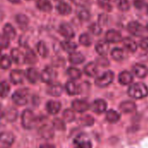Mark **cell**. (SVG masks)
Returning a JSON list of instances; mask_svg holds the SVG:
<instances>
[{
  "instance_id": "obj_21",
  "label": "cell",
  "mask_w": 148,
  "mask_h": 148,
  "mask_svg": "<svg viewBox=\"0 0 148 148\" xmlns=\"http://www.w3.org/2000/svg\"><path fill=\"white\" fill-rule=\"evenodd\" d=\"M84 71L89 77H95L98 74V65L96 63L94 62H90L88 63L85 68H84Z\"/></svg>"
},
{
  "instance_id": "obj_13",
  "label": "cell",
  "mask_w": 148,
  "mask_h": 148,
  "mask_svg": "<svg viewBox=\"0 0 148 148\" xmlns=\"http://www.w3.org/2000/svg\"><path fill=\"white\" fill-rule=\"evenodd\" d=\"M58 31H59V33L66 38H72L74 35H75L72 27L69 24H66V23L61 24Z\"/></svg>"
},
{
  "instance_id": "obj_55",
  "label": "cell",
  "mask_w": 148,
  "mask_h": 148,
  "mask_svg": "<svg viewBox=\"0 0 148 148\" xmlns=\"http://www.w3.org/2000/svg\"><path fill=\"white\" fill-rule=\"evenodd\" d=\"M1 51H2V46L0 45V53H1Z\"/></svg>"
},
{
  "instance_id": "obj_51",
  "label": "cell",
  "mask_w": 148,
  "mask_h": 148,
  "mask_svg": "<svg viewBox=\"0 0 148 148\" xmlns=\"http://www.w3.org/2000/svg\"><path fill=\"white\" fill-rule=\"evenodd\" d=\"M106 21H107V17L103 14V15L99 16V23L98 24L101 26V25H105L106 23Z\"/></svg>"
},
{
  "instance_id": "obj_34",
  "label": "cell",
  "mask_w": 148,
  "mask_h": 148,
  "mask_svg": "<svg viewBox=\"0 0 148 148\" xmlns=\"http://www.w3.org/2000/svg\"><path fill=\"white\" fill-rule=\"evenodd\" d=\"M77 15H78L79 18L82 21H86L91 17V14H90L88 9H86V7H79L77 10Z\"/></svg>"
},
{
  "instance_id": "obj_40",
  "label": "cell",
  "mask_w": 148,
  "mask_h": 148,
  "mask_svg": "<svg viewBox=\"0 0 148 148\" xmlns=\"http://www.w3.org/2000/svg\"><path fill=\"white\" fill-rule=\"evenodd\" d=\"M63 119L65 122H72L75 119V112L71 109H66L63 113Z\"/></svg>"
},
{
  "instance_id": "obj_43",
  "label": "cell",
  "mask_w": 148,
  "mask_h": 148,
  "mask_svg": "<svg viewBox=\"0 0 148 148\" xmlns=\"http://www.w3.org/2000/svg\"><path fill=\"white\" fill-rule=\"evenodd\" d=\"M80 122L85 126H91L94 124V119L90 115H85L80 118Z\"/></svg>"
},
{
  "instance_id": "obj_42",
  "label": "cell",
  "mask_w": 148,
  "mask_h": 148,
  "mask_svg": "<svg viewBox=\"0 0 148 148\" xmlns=\"http://www.w3.org/2000/svg\"><path fill=\"white\" fill-rule=\"evenodd\" d=\"M117 5L119 9L123 12H126L130 9L129 0H117Z\"/></svg>"
},
{
  "instance_id": "obj_57",
  "label": "cell",
  "mask_w": 148,
  "mask_h": 148,
  "mask_svg": "<svg viewBox=\"0 0 148 148\" xmlns=\"http://www.w3.org/2000/svg\"><path fill=\"white\" fill-rule=\"evenodd\" d=\"M147 14H148V5H147Z\"/></svg>"
},
{
  "instance_id": "obj_26",
  "label": "cell",
  "mask_w": 148,
  "mask_h": 148,
  "mask_svg": "<svg viewBox=\"0 0 148 148\" xmlns=\"http://www.w3.org/2000/svg\"><path fill=\"white\" fill-rule=\"evenodd\" d=\"M4 37L9 41L16 37V31L11 24H6L4 27Z\"/></svg>"
},
{
  "instance_id": "obj_11",
  "label": "cell",
  "mask_w": 148,
  "mask_h": 148,
  "mask_svg": "<svg viewBox=\"0 0 148 148\" xmlns=\"http://www.w3.org/2000/svg\"><path fill=\"white\" fill-rule=\"evenodd\" d=\"M122 40V36L116 30H109L106 33V41L107 43H119Z\"/></svg>"
},
{
  "instance_id": "obj_19",
  "label": "cell",
  "mask_w": 148,
  "mask_h": 148,
  "mask_svg": "<svg viewBox=\"0 0 148 148\" xmlns=\"http://www.w3.org/2000/svg\"><path fill=\"white\" fill-rule=\"evenodd\" d=\"M95 50L101 57H105L109 51V43L104 40H100L96 44Z\"/></svg>"
},
{
  "instance_id": "obj_48",
  "label": "cell",
  "mask_w": 148,
  "mask_h": 148,
  "mask_svg": "<svg viewBox=\"0 0 148 148\" xmlns=\"http://www.w3.org/2000/svg\"><path fill=\"white\" fill-rule=\"evenodd\" d=\"M97 61H98L99 64H100L102 66H107V65H109V61L105 57H101L100 58H98Z\"/></svg>"
},
{
  "instance_id": "obj_15",
  "label": "cell",
  "mask_w": 148,
  "mask_h": 148,
  "mask_svg": "<svg viewBox=\"0 0 148 148\" xmlns=\"http://www.w3.org/2000/svg\"><path fill=\"white\" fill-rule=\"evenodd\" d=\"M92 110L96 113H103L107 108V104L104 99H96L92 105Z\"/></svg>"
},
{
  "instance_id": "obj_47",
  "label": "cell",
  "mask_w": 148,
  "mask_h": 148,
  "mask_svg": "<svg viewBox=\"0 0 148 148\" xmlns=\"http://www.w3.org/2000/svg\"><path fill=\"white\" fill-rule=\"evenodd\" d=\"M71 1L79 7H86L89 4V0H71Z\"/></svg>"
},
{
  "instance_id": "obj_31",
  "label": "cell",
  "mask_w": 148,
  "mask_h": 148,
  "mask_svg": "<svg viewBox=\"0 0 148 148\" xmlns=\"http://www.w3.org/2000/svg\"><path fill=\"white\" fill-rule=\"evenodd\" d=\"M106 120L110 123H117L119 119H120V114L114 111V110H109L107 112H106Z\"/></svg>"
},
{
  "instance_id": "obj_14",
  "label": "cell",
  "mask_w": 148,
  "mask_h": 148,
  "mask_svg": "<svg viewBox=\"0 0 148 148\" xmlns=\"http://www.w3.org/2000/svg\"><path fill=\"white\" fill-rule=\"evenodd\" d=\"M133 73L138 78V79H144L148 75V69L145 65L141 64H134L132 68Z\"/></svg>"
},
{
  "instance_id": "obj_28",
  "label": "cell",
  "mask_w": 148,
  "mask_h": 148,
  "mask_svg": "<svg viewBox=\"0 0 148 148\" xmlns=\"http://www.w3.org/2000/svg\"><path fill=\"white\" fill-rule=\"evenodd\" d=\"M61 47L63 48L64 51H67V52H74V51H75L78 47L77 44L74 43L72 41H70V40H65V41H63L61 42Z\"/></svg>"
},
{
  "instance_id": "obj_4",
  "label": "cell",
  "mask_w": 148,
  "mask_h": 148,
  "mask_svg": "<svg viewBox=\"0 0 148 148\" xmlns=\"http://www.w3.org/2000/svg\"><path fill=\"white\" fill-rule=\"evenodd\" d=\"M73 145L74 148H92V142L84 133H80L75 138L73 141Z\"/></svg>"
},
{
  "instance_id": "obj_18",
  "label": "cell",
  "mask_w": 148,
  "mask_h": 148,
  "mask_svg": "<svg viewBox=\"0 0 148 148\" xmlns=\"http://www.w3.org/2000/svg\"><path fill=\"white\" fill-rule=\"evenodd\" d=\"M119 109L125 113H132L137 110V106L134 102L126 100L119 105Z\"/></svg>"
},
{
  "instance_id": "obj_41",
  "label": "cell",
  "mask_w": 148,
  "mask_h": 148,
  "mask_svg": "<svg viewBox=\"0 0 148 148\" xmlns=\"http://www.w3.org/2000/svg\"><path fill=\"white\" fill-rule=\"evenodd\" d=\"M16 21L21 28H25L29 23V19L27 18V17L23 15V14L17 15L16 16Z\"/></svg>"
},
{
  "instance_id": "obj_46",
  "label": "cell",
  "mask_w": 148,
  "mask_h": 148,
  "mask_svg": "<svg viewBox=\"0 0 148 148\" xmlns=\"http://www.w3.org/2000/svg\"><path fill=\"white\" fill-rule=\"evenodd\" d=\"M53 126L55 128H57L58 130H64V121L63 119H55L53 120Z\"/></svg>"
},
{
  "instance_id": "obj_45",
  "label": "cell",
  "mask_w": 148,
  "mask_h": 148,
  "mask_svg": "<svg viewBox=\"0 0 148 148\" xmlns=\"http://www.w3.org/2000/svg\"><path fill=\"white\" fill-rule=\"evenodd\" d=\"M89 30H90V32H91L93 35H99V34L102 32V28H101V26H100L99 24H97V23H94V24L91 25L90 27H89Z\"/></svg>"
},
{
  "instance_id": "obj_7",
  "label": "cell",
  "mask_w": 148,
  "mask_h": 148,
  "mask_svg": "<svg viewBox=\"0 0 148 148\" xmlns=\"http://www.w3.org/2000/svg\"><path fill=\"white\" fill-rule=\"evenodd\" d=\"M12 101L18 106H25L28 102V94L23 90H18L12 94Z\"/></svg>"
},
{
  "instance_id": "obj_39",
  "label": "cell",
  "mask_w": 148,
  "mask_h": 148,
  "mask_svg": "<svg viewBox=\"0 0 148 148\" xmlns=\"http://www.w3.org/2000/svg\"><path fill=\"white\" fill-rule=\"evenodd\" d=\"M79 43L82 45H85V46H90L92 43V37L87 34V33H83L80 35L79 37Z\"/></svg>"
},
{
  "instance_id": "obj_33",
  "label": "cell",
  "mask_w": 148,
  "mask_h": 148,
  "mask_svg": "<svg viewBox=\"0 0 148 148\" xmlns=\"http://www.w3.org/2000/svg\"><path fill=\"white\" fill-rule=\"evenodd\" d=\"M41 136L44 138H46V139H50L53 137V130L51 127H50L49 125H44L41 127L40 131H39Z\"/></svg>"
},
{
  "instance_id": "obj_37",
  "label": "cell",
  "mask_w": 148,
  "mask_h": 148,
  "mask_svg": "<svg viewBox=\"0 0 148 148\" xmlns=\"http://www.w3.org/2000/svg\"><path fill=\"white\" fill-rule=\"evenodd\" d=\"M10 90L11 87L7 82L3 81L0 83V97L1 98H6L10 92Z\"/></svg>"
},
{
  "instance_id": "obj_5",
  "label": "cell",
  "mask_w": 148,
  "mask_h": 148,
  "mask_svg": "<svg viewBox=\"0 0 148 148\" xmlns=\"http://www.w3.org/2000/svg\"><path fill=\"white\" fill-rule=\"evenodd\" d=\"M15 141L12 132H4L0 133V148H10Z\"/></svg>"
},
{
  "instance_id": "obj_25",
  "label": "cell",
  "mask_w": 148,
  "mask_h": 148,
  "mask_svg": "<svg viewBox=\"0 0 148 148\" xmlns=\"http://www.w3.org/2000/svg\"><path fill=\"white\" fill-rule=\"evenodd\" d=\"M36 5L40 11L45 12H49L52 9V5L50 2V0H37Z\"/></svg>"
},
{
  "instance_id": "obj_16",
  "label": "cell",
  "mask_w": 148,
  "mask_h": 148,
  "mask_svg": "<svg viewBox=\"0 0 148 148\" xmlns=\"http://www.w3.org/2000/svg\"><path fill=\"white\" fill-rule=\"evenodd\" d=\"M133 81V76L132 74L127 71H124L119 73V82L123 86L130 85Z\"/></svg>"
},
{
  "instance_id": "obj_50",
  "label": "cell",
  "mask_w": 148,
  "mask_h": 148,
  "mask_svg": "<svg viewBox=\"0 0 148 148\" xmlns=\"http://www.w3.org/2000/svg\"><path fill=\"white\" fill-rule=\"evenodd\" d=\"M134 5L138 9H141L145 5V1L144 0H134Z\"/></svg>"
},
{
  "instance_id": "obj_53",
  "label": "cell",
  "mask_w": 148,
  "mask_h": 148,
  "mask_svg": "<svg viewBox=\"0 0 148 148\" xmlns=\"http://www.w3.org/2000/svg\"><path fill=\"white\" fill-rule=\"evenodd\" d=\"M5 115V111L3 110V108L0 106V119H2L4 116Z\"/></svg>"
},
{
  "instance_id": "obj_49",
  "label": "cell",
  "mask_w": 148,
  "mask_h": 148,
  "mask_svg": "<svg viewBox=\"0 0 148 148\" xmlns=\"http://www.w3.org/2000/svg\"><path fill=\"white\" fill-rule=\"evenodd\" d=\"M139 46L144 49V50H146L148 49V38H144L142 39L140 42H139Z\"/></svg>"
},
{
  "instance_id": "obj_2",
  "label": "cell",
  "mask_w": 148,
  "mask_h": 148,
  "mask_svg": "<svg viewBox=\"0 0 148 148\" xmlns=\"http://www.w3.org/2000/svg\"><path fill=\"white\" fill-rule=\"evenodd\" d=\"M38 119L32 110L26 109L23 112L21 117V124L25 129H32L37 125Z\"/></svg>"
},
{
  "instance_id": "obj_8",
  "label": "cell",
  "mask_w": 148,
  "mask_h": 148,
  "mask_svg": "<svg viewBox=\"0 0 148 148\" xmlns=\"http://www.w3.org/2000/svg\"><path fill=\"white\" fill-rule=\"evenodd\" d=\"M71 106H72V108L74 109V111L80 112V113H83V112H86L90 108V105L87 103V101H86L84 99L73 100Z\"/></svg>"
},
{
  "instance_id": "obj_1",
  "label": "cell",
  "mask_w": 148,
  "mask_h": 148,
  "mask_svg": "<svg viewBox=\"0 0 148 148\" xmlns=\"http://www.w3.org/2000/svg\"><path fill=\"white\" fill-rule=\"evenodd\" d=\"M128 95L136 99H141L148 96V87L143 83H135L128 88Z\"/></svg>"
},
{
  "instance_id": "obj_44",
  "label": "cell",
  "mask_w": 148,
  "mask_h": 148,
  "mask_svg": "<svg viewBox=\"0 0 148 148\" xmlns=\"http://www.w3.org/2000/svg\"><path fill=\"white\" fill-rule=\"evenodd\" d=\"M99 5L103 8L106 11H111L112 10V5H111V0H98Z\"/></svg>"
},
{
  "instance_id": "obj_29",
  "label": "cell",
  "mask_w": 148,
  "mask_h": 148,
  "mask_svg": "<svg viewBox=\"0 0 148 148\" xmlns=\"http://www.w3.org/2000/svg\"><path fill=\"white\" fill-rule=\"evenodd\" d=\"M67 75L73 80H77L81 78V75H82V73L80 71L79 69L78 68H75V67H70L67 69Z\"/></svg>"
},
{
  "instance_id": "obj_36",
  "label": "cell",
  "mask_w": 148,
  "mask_h": 148,
  "mask_svg": "<svg viewBox=\"0 0 148 148\" xmlns=\"http://www.w3.org/2000/svg\"><path fill=\"white\" fill-rule=\"evenodd\" d=\"M37 50H38V52L39 53V55L41 57L46 58L48 56L49 51H48V48H47V46H46L45 42H43V41L38 42V45H37Z\"/></svg>"
},
{
  "instance_id": "obj_38",
  "label": "cell",
  "mask_w": 148,
  "mask_h": 148,
  "mask_svg": "<svg viewBox=\"0 0 148 148\" xmlns=\"http://www.w3.org/2000/svg\"><path fill=\"white\" fill-rule=\"evenodd\" d=\"M12 65V59L9 56L7 55H3L0 58V67L4 70H6L10 68Z\"/></svg>"
},
{
  "instance_id": "obj_32",
  "label": "cell",
  "mask_w": 148,
  "mask_h": 148,
  "mask_svg": "<svg viewBox=\"0 0 148 148\" xmlns=\"http://www.w3.org/2000/svg\"><path fill=\"white\" fill-rule=\"evenodd\" d=\"M111 56L116 61H122L125 58V51L121 48H114L111 51Z\"/></svg>"
},
{
  "instance_id": "obj_6",
  "label": "cell",
  "mask_w": 148,
  "mask_h": 148,
  "mask_svg": "<svg viewBox=\"0 0 148 148\" xmlns=\"http://www.w3.org/2000/svg\"><path fill=\"white\" fill-rule=\"evenodd\" d=\"M57 76L56 71L51 67H45L40 75V79L43 82L47 84H51Z\"/></svg>"
},
{
  "instance_id": "obj_20",
  "label": "cell",
  "mask_w": 148,
  "mask_h": 148,
  "mask_svg": "<svg viewBox=\"0 0 148 148\" xmlns=\"http://www.w3.org/2000/svg\"><path fill=\"white\" fill-rule=\"evenodd\" d=\"M25 76H26L27 79L32 84L37 83L38 81L39 78H40L37 69H35V68H29V69H27V71L25 72Z\"/></svg>"
},
{
  "instance_id": "obj_35",
  "label": "cell",
  "mask_w": 148,
  "mask_h": 148,
  "mask_svg": "<svg viewBox=\"0 0 148 148\" xmlns=\"http://www.w3.org/2000/svg\"><path fill=\"white\" fill-rule=\"evenodd\" d=\"M35 62H37V57L35 52L32 50H28L27 52L25 54V63L33 64Z\"/></svg>"
},
{
  "instance_id": "obj_30",
  "label": "cell",
  "mask_w": 148,
  "mask_h": 148,
  "mask_svg": "<svg viewBox=\"0 0 148 148\" xmlns=\"http://www.w3.org/2000/svg\"><path fill=\"white\" fill-rule=\"evenodd\" d=\"M57 11L61 15H68L71 12V7L65 2H60L57 5Z\"/></svg>"
},
{
  "instance_id": "obj_56",
  "label": "cell",
  "mask_w": 148,
  "mask_h": 148,
  "mask_svg": "<svg viewBox=\"0 0 148 148\" xmlns=\"http://www.w3.org/2000/svg\"><path fill=\"white\" fill-rule=\"evenodd\" d=\"M146 30H147V32H148V24H147V25H146Z\"/></svg>"
},
{
  "instance_id": "obj_17",
  "label": "cell",
  "mask_w": 148,
  "mask_h": 148,
  "mask_svg": "<svg viewBox=\"0 0 148 148\" xmlns=\"http://www.w3.org/2000/svg\"><path fill=\"white\" fill-rule=\"evenodd\" d=\"M46 110L50 114L55 115L58 113L59 111L61 110V104L60 102L56 100H50L46 104Z\"/></svg>"
},
{
  "instance_id": "obj_58",
  "label": "cell",
  "mask_w": 148,
  "mask_h": 148,
  "mask_svg": "<svg viewBox=\"0 0 148 148\" xmlns=\"http://www.w3.org/2000/svg\"><path fill=\"white\" fill-rule=\"evenodd\" d=\"M58 1H59V0H58Z\"/></svg>"
},
{
  "instance_id": "obj_27",
  "label": "cell",
  "mask_w": 148,
  "mask_h": 148,
  "mask_svg": "<svg viewBox=\"0 0 148 148\" xmlns=\"http://www.w3.org/2000/svg\"><path fill=\"white\" fill-rule=\"evenodd\" d=\"M123 45H124V47L131 51V52H135L137 51V48H138V45L137 43L131 38H125L123 39Z\"/></svg>"
},
{
  "instance_id": "obj_10",
  "label": "cell",
  "mask_w": 148,
  "mask_h": 148,
  "mask_svg": "<svg viewBox=\"0 0 148 148\" xmlns=\"http://www.w3.org/2000/svg\"><path fill=\"white\" fill-rule=\"evenodd\" d=\"M46 92L49 95L53 97H58L63 92V86L60 83H51L49 84Z\"/></svg>"
},
{
  "instance_id": "obj_52",
  "label": "cell",
  "mask_w": 148,
  "mask_h": 148,
  "mask_svg": "<svg viewBox=\"0 0 148 148\" xmlns=\"http://www.w3.org/2000/svg\"><path fill=\"white\" fill-rule=\"evenodd\" d=\"M39 148H55L53 145H51V144H43L40 145Z\"/></svg>"
},
{
  "instance_id": "obj_9",
  "label": "cell",
  "mask_w": 148,
  "mask_h": 148,
  "mask_svg": "<svg viewBox=\"0 0 148 148\" xmlns=\"http://www.w3.org/2000/svg\"><path fill=\"white\" fill-rule=\"evenodd\" d=\"M127 30L131 34L137 36V37L142 36L144 33L143 26L138 22H136V21H132V22L129 23L127 25Z\"/></svg>"
},
{
  "instance_id": "obj_24",
  "label": "cell",
  "mask_w": 148,
  "mask_h": 148,
  "mask_svg": "<svg viewBox=\"0 0 148 148\" xmlns=\"http://www.w3.org/2000/svg\"><path fill=\"white\" fill-rule=\"evenodd\" d=\"M69 61L73 64H79L85 61V57L80 52H71L69 55Z\"/></svg>"
},
{
  "instance_id": "obj_54",
  "label": "cell",
  "mask_w": 148,
  "mask_h": 148,
  "mask_svg": "<svg viewBox=\"0 0 148 148\" xmlns=\"http://www.w3.org/2000/svg\"><path fill=\"white\" fill-rule=\"evenodd\" d=\"M9 1L13 3V4H18L20 2V0H9Z\"/></svg>"
},
{
  "instance_id": "obj_3",
  "label": "cell",
  "mask_w": 148,
  "mask_h": 148,
  "mask_svg": "<svg viewBox=\"0 0 148 148\" xmlns=\"http://www.w3.org/2000/svg\"><path fill=\"white\" fill-rule=\"evenodd\" d=\"M113 79H114L113 71H107L95 79V84L99 87H106L113 81Z\"/></svg>"
},
{
  "instance_id": "obj_23",
  "label": "cell",
  "mask_w": 148,
  "mask_h": 148,
  "mask_svg": "<svg viewBox=\"0 0 148 148\" xmlns=\"http://www.w3.org/2000/svg\"><path fill=\"white\" fill-rule=\"evenodd\" d=\"M12 58L18 64H20L21 63H25V54L23 53L22 51H20L18 48L12 49Z\"/></svg>"
},
{
  "instance_id": "obj_22",
  "label": "cell",
  "mask_w": 148,
  "mask_h": 148,
  "mask_svg": "<svg viewBox=\"0 0 148 148\" xmlns=\"http://www.w3.org/2000/svg\"><path fill=\"white\" fill-rule=\"evenodd\" d=\"M65 90L70 95H76L80 92V86L74 81H69L65 85Z\"/></svg>"
},
{
  "instance_id": "obj_12",
  "label": "cell",
  "mask_w": 148,
  "mask_h": 148,
  "mask_svg": "<svg viewBox=\"0 0 148 148\" xmlns=\"http://www.w3.org/2000/svg\"><path fill=\"white\" fill-rule=\"evenodd\" d=\"M24 76L25 73L23 72L22 70H12L10 73V79L11 81L15 84V85H18L21 84L24 81Z\"/></svg>"
}]
</instances>
